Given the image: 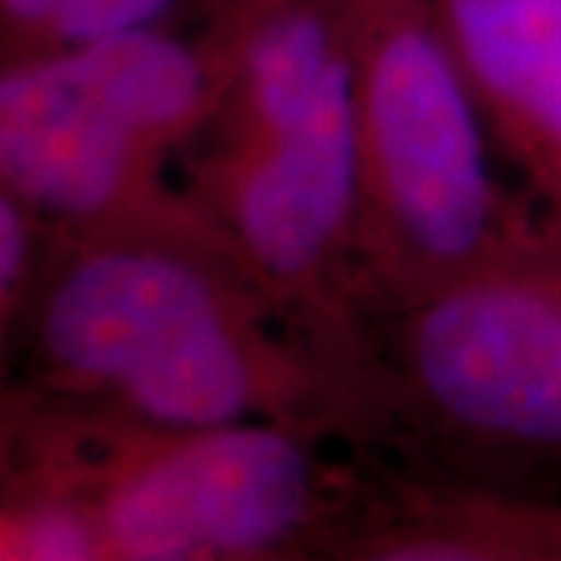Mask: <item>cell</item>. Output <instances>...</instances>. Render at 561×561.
<instances>
[{
  "label": "cell",
  "instance_id": "obj_13",
  "mask_svg": "<svg viewBox=\"0 0 561 561\" xmlns=\"http://www.w3.org/2000/svg\"><path fill=\"white\" fill-rule=\"evenodd\" d=\"M128 561H203L197 556H179V552H165V556H140V559H128Z\"/></svg>",
  "mask_w": 561,
  "mask_h": 561
},
{
  "label": "cell",
  "instance_id": "obj_10",
  "mask_svg": "<svg viewBox=\"0 0 561 561\" xmlns=\"http://www.w3.org/2000/svg\"><path fill=\"white\" fill-rule=\"evenodd\" d=\"M57 231L32 206L0 187V328L10 337L47 268Z\"/></svg>",
  "mask_w": 561,
  "mask_h": 561
},
{
  "label": "cell",
  "instance_id": "obj_1",
  "mask_svg": "<svg viewBox=\"0 0 561 561\" xmlns=\"http://www.w3.org/2000/svg\"><path fill=\"white\" fill-rule=\"evenodd\" d=\"M13 343L60 390L179 434L250 421L337 371L209 221L57 231Z\"/></svg>",
  "mask_w": 561,
  "mask_h": 561
},
{
  "label": "cell",
  "instance_id": "obj_11",
  "mask_svg": "<svg viewBox=\"0 0 561 561\" xmlns=\"http://www.w3.org/2000/svg\"><path fill=\"white\" fill-rule=\"evenodd\" d=\"M3 561H94V537L79 512L35 505L3 527Z\"/></svg>",
  "mask_w": 561,
  "mask_h": 561
},
{
  "label": "cell",
  "instance_id": "obj_8",
  "mask_svg": "<svg viewBox=\"0 0 561 561\" xmlns=\"http://www.w3.org/2000/svg\"><path fill=\"white\" fill-rule=\"evenodd\" d=\"M228 91L209 147L265 144L306 122L350 62V0H238Z\"/></svg>",
  "mask_w": 561,
  "mask_h": 561
},
{
  "label": "cell",
  "instance_id": "obj_3",
  "mask_svg": "<svg viewBox=\"0 0 561 561\" xmlns=\"http://www.w3.org/2000/svg\"><path fill=\"white\" fill-rule=\"evenodd\" d=\"M387 368L427 412L483 440L561 453V231L368 312L356 368Z\"/></svg>",
  "mask_w": 561,
  "mask_h": 561
},
{
  "label": "cell",
  "instance_id": "obj_6",
  "mask_svg": "<svg viewBox=\"0 0 561 561\" xmlns=\"http://www.w3.org/2000/svg\"><path fill=\"white\" fill-rule=\"evenodd\" d=\"M312 461L280 427L238 421L184 431L113 490L103 530L122 559L253 556L300 527Z\"/></svg>",
  "mask_w": 561,
  "mask_h": 561
},
{
  "label": "cell",
  "instance_id": "obj_12",
  "mask_svg": "<svg viewBox=\"0 0 561 561\" xmlns=\"http://www.w3.org/2000/svg\"><path fill=\"white\" fill-rule=\"evenodd\" d=\"M368 561H486L474 549L459 546V542H412L390 549L383 556H375Z\"/></svg>",
  "mask_w": 561,
  "mask_h": 561
},
{
  "label": "cell",
  "instance_id": "obj_4",
  "mask_svg": "<svg viewBox=\"0 0 561 561\" xmlns=\"http://www.w3.org/2000/svg\"><path fill=\"white\" fill-rule=\"evenodd\" d=\"M184 187L265 300L337 371L353 368L362 316L353 66L287 135L206 147Z\"/></svg>",
  "mask_w": 561,
  "mask_h": 561
},
{
  "label": "cell",
  "instance_id": "obj_5",
  "mask_svg": "<svg viewBox=\"0 0 561 561\" xmlns=\"http://www.w3.org/2000/svg\"><path fill=\"white\" fill-rule=\"evenodd\" d=\"M169 160L88 79L72 50L3 60L0 187L54 231L81 234L140 225H201Z\"/></svg>",
  "mask_w": 561,
  "mask_h": 561
},
{
  "label": "cell",
  "instance_id": "obj_2",
  "mask_svg": "<svg viewBox=\"0 0 561 561\" xmlns=\"http://www.w3.org/2000/svg\"><path fill=\"white\" fill-rule=\"evenodd\" d=\"M350 66L362 324L546 219L508 194L505 160L431 0H350Z\"/></svg>",
  "mask_w": 561,
  "mask_h": 561
},
{
  "label": "cell",
  "instance_id": "obj_7",
  "mask_svg": "<svg viewBox=\"0 0 561 561\" xmlns=\"http://www.w3.org/2000/svg\"><path fill=\"white\" fill-rule=\"evenodd\" d=\"M505 165L561 231V0H431Z\"/></svg>",
  "mask_w": 561,
  "mask_h": 561
},
{
  "label": "cell",
  "instance_id": "obj_9",
  "mask_svg": "<svg viewBox=\"0 0 561 561\" xmlns=\"http://www.w3.org/2000/svg\"><path fill=\"white\" fill-rule=\"evenodd\" d=\"M184 0H0L3 60L172 25Z\"/></svg>",
  "mask_w": 561,
  "mask_h": 561
}]
</instances>
